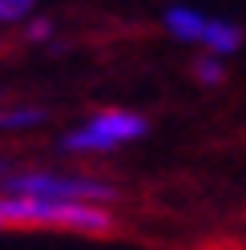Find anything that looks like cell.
Instances as JSON below:
<instances>
[{"instance_id":"obj_1","label":"cell","mask_w":246,"mask_h":250,"mask_svg":"<svg viewBox=\"0 0 246 250\" xmlns=\"http://www.w3.org/2000/svg\"><path fill=\"white\" fill-rule=\"evenodd\" d=\"M0 222H4V230H65V234H85V238H113V234H121V218L109 206L53 202V198L0 194Z\"/></svg>"},{"instance_id":"obj_2","label":"cell","mask_w":246,"mask_h":250,"mask_svg":"<svg viewBox=\"0 0 246 250\" xmlns=\"http://www.w3.org/2000/svg\"><path fill=\"white\" fill-rule=\"evenodd\" d=\"M8 198H53V202H89V206H109L121 198L117 186L77 174H53V169H12L0 182Z\"/></svg>"},{"instance_id":"obj_3","label":"cell","mask_w":246,"mask_h":250,"mask_svg":"<svg viewBox=\"0 0 246 250\" xmlns=\"http://www.w3.org/2000/svg\"><path fill=\"white\" fill-rule=\"evenodd\" d=\"M145 117L129 113V109H105V113L89 117L81 129H73L65 142L69 153H105V149H117L125 142H137V137H145Z\"/></svg>"},{"instance_id":"obj_4","label":"cell","mask_w":246,"mask_h":250,"mask_svg":"<svg viewBox=\"0 0 246 250\" xmlns=\"http://www.w3.org/2000/svg\"><path fill=\"white\" fill-rule=\"evenodd\" d=\"M165 28H170L174 37H182V41H202L206 21L198 17V12H190V8H170L165 12Z\"/></svg>"},{"instance_id":"obj_5","label":"cell","mask_w":246,"mask_h":250,"mask_svg":"<svg viewBox=\"0 0 246 250\" xmlns=\"http://www.w3.org/2000/svg\"><path fill=\"white\" fill-rule=\"evenodd\" d=\"M202 44H210L214 53H234L242 44V33L226 21H206V33H202Z\"/></svg>"},{"instance_id":"obj_6","label":"cell","mask_w":246,"mask_h":250,"mask_svg":"<svg viewBox=\"0 0 246 250\" xmlns=\"http://www.w3.org/2000/svg\"><path fill=\"white\" fill-rule=\"evenodd\" d=\"M44 121V109L24 105V109H4L0 113V129H33V125Z\"/></svg>"},{"instance_id":"obj_7","label":"cell","mask_w":246,"mask_h":250,"mask_svg":"<svg viewBox=\"0 0 246 250\" xmlns=\"http://www.w3.org/2000/svg\"><path fill=\"white\" fill-rule=\"evenodd\" d=\"M194 73H198V81H206V85H218V81H222V65H218L214 57H202V61L194 65Z\"/></svg>"},{"instance_id":"obj_8","label":"cell","mask_w":246,"mask_h":250,"mask_svg":"<svg viewBox=\"0 0 246 250\" xmlns=\"http://www.w3.org/2000/svg\"><path fill=\"white\" fill-rule=\"evenodd\" d=\"M37 0H0V21H20L24 12H33Z\"/></svg>"},{"instance_id":"obj_9","label":"cell","mask_w":246,"mask_h":250,"mask_svg":"<svg viewBox=\"0 0 246 250\" xmlns=\"http://www.w3.org/2000/svg\"><path fill=\"white\" fill-rule=\"evenodd\" d=\"M28 37H33V41H41V37H49V24H44V21H37L33 28H28Z\"/></svg>"},{"instance_id":"obj_10","label":"cell","mask_w":246,"mask_h":250,"mask_svg":"<svg viewBox=\"0 0 246 250\" xmlns=\"http://www.w3.org/2000/svg\"><path fill=\"white\" fill-rule=\"evenodd\" d=\"M0 230H4V222H0Z\"/></svg>"}]
</instances>
